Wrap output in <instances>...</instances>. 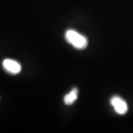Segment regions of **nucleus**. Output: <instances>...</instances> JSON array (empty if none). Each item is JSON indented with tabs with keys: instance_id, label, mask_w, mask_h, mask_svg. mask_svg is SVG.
<instances>
[{
	"instance_id": "nucleus-2",
	"label": "nucleus",
	"mask_w": 133,
	"mask_h": 133,
	"mask_svg": "<svg viewBox=\"0 0 133 133\" xmlns=\"http://www.w3.org/2000/svg\"><path fill=\"white\" fill-rule=\"evenodd\" d=\"M110 103L115 112L119 115H124L128 110L126 102L119 96L113 97L110 100Z\"/></svg>"
},
{
	"instance_id": "nucleus-4",
	"label": "nucleus",
	"mask_w": 133,
	"mask_h": 133,
	"mask_svg": "<svg viewBox=\"0 0 133 133\" xmlns=\"http://www.w3.org/2000/svg\"><path fill=\"white\" fill-rule=\"evenodd\" d=\"M78 95V90L77 88H74L69 94H66L64 98V102L66 105H70L75 102Z\"/></svg>"
},
{
	"instance_id": "nucleus-1",
	"label": "nucleus",
	"mask_w": 133,
	"mask_h": 133,
	"mask_svg": "<svg viewBox=\"0 0 133 133\" xmlns=\"http://www.w3.org/2000/svg\"><path fill=\"white\" fill-rule=\"evenodd\" d=\"M66 41L78 49H84L87 47L88 39L83 35L74 30H68L65 34Z\"/></svg>"
},
{
	"instance_id": "nucleus-3",
	"label": "nucleus",
	"mask_w": 133,
	"mask_h": 133,
	"mask_svg": "<svg viewBox=\"0 0 133 133\" xmlns=\"http://www.w3.org/2000/svg\"><path fill=\"white\" fill-rule=\"evenodd\" d=\"M3 67L4 70L10 74L16 75L21 72V64L13 59H6L3 61Z\"/></svg>"
}]
</instances>
